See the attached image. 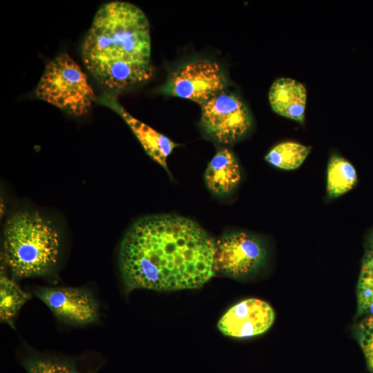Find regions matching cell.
Listing matches in <instances>:
<instances>
[{
  "mask_svg": "<svg viewBox=\"0 0 373 373\" xmlns=\"http://www.w3.org/2000/svg\"><path fill=\"white\" fill-rule=\"evenodd\" d=\"M215 242L195 221L178 215L137 220L120 245L119 267L126 289L155 291L202 287L215 274Z\"/></svg>",
  "mask_w": 373,
  "mask_h": 373,
  "instance_id": "6da1fadb",
  "label": "cell"
},
{
  "mask_svg": "<svg viewBox=\"0 0 373 373\" xmlns=\"http://www.w3.org/2000/svg\"><path fill=\"white\" fill-rule=\"evenodd\" d=\"M150 27L136 6L114 1L97 11L82 45L83 62L105 88L125 90L152 75Z\"/></svg>",
  "mask_w": 373,
  "mask_h": 373,
  "instance_id": "7a4b0ae2",
  "label": "cell"
},
{
  "mask_svg": "<svg viewBox=\"0 0 373 373\" xmlns=\"http://www.w3.org/2000/svg\"><path fill=\"white\" fill-rule=\"evenodd\" d=\"M59 246L57 231L37 212H17L6 223L2 255L17 278L48 273L57 262Z\"/></svg>",
  "mask_w": 373,
  "mask_h": 373,
  "instance_id": "3957f363",
  "label": "cell"
},
{
  "mask_svg": "<svg viewBox=\"0 0 373 373\" xmlns=\"http://www.w3.org/2000/svg\"><path fill=\"white\" fill-rule=\"evenodd\" d=\"M35 94L75 116L86 114L95 99L86 75L67 54L59 55L46 66Z\"/></svg>",
  "mask_w": 373,
  "mask_h": 373,
  "instance_id": "277c9868",
  "label": "cell"
},
{
  "mask_svg": "<svg viewBox=\"0 0 373 373\" xmlns=\"http://www.w3.org/2000/svg\"><path fill=\"white\" fill-rule=\"evenodd\" d=\"M225 79L220 66L205 59L189 62L175 70L165 87L168 94L201 106L222 92Z\"/></svg>",
  "mask_w": 373,
  "mask_h": 373,
  "instance_id": "5b68a950",
  "label": "cell"
},
{
  "mask_svg": "<svg viewBox=\"0 0 373 373\" xmlns=\"http://www.w3.org/2000/svg\"><path fill=\"white\" fill-rule=\"evenodd\" d=\"M201 122L216 140L229 144L248 131L251 126V117L238 97L222 92L202 105Z\"/></svg>",
  "mask_w": 373,
  "mask_h": 373,
  "instance_id": "8992f818",
  "label": "cell"
},
{
  "mask_svg": "<svg viewBox=\"0 0 373 373\" xmlns=\"http://www.w3.org/2000/svg\"><path fill=\"white\" fill-rule=\"evenodd\" d=\"M265 258L261 240L245 232L226 234L215 243V271L227 276H246L258 269Z\"/></svg>",
  "mask_w": 373,
  "mask_h": 373,
  "instance_id": "52a82bcc",
  "label": "cell"
},
{
  "mask_svg": "<svg viewBox=\"0 0 373 373\" xmlns=\"http://www.w3.org/2000/svg\"><path fill=\"white\" fill-rule=\"evenodd\" d=\"M34 293L63 322L82 325L98 321V303L86 289L70 287H40Z\"/></svg>",
  "mask_w": 373,
  "mask_h": 373,
  "instance_id": "ba28073f",
  "label": "cell"
},
{
  "mask_svg": "<svg viewBox=\"0 0 373 373\" xmlns=\"http://www.w3.org/2000/svg\"><path fill=\"white\" fill-rule=\"evenodd\" d=\"M274 319V311L268 303L251 298L229 308L219 320L218 328L226 336L251 337L267 331Z\"/></svg>",
  "mask_w": 373,
  "mask_h": 373,
  "instance_id": "9c48e42d",
  "label": "cell"
},
{
  "mask_svg": "<svg viewBox=\"0 0 373 373\" xmlns=\"http://www.w3.org/2000/svg\"><path fill=\"white\" fill-rule=\"evenodd\" d=\"M269 100L277 114L304 122L307 90L300 82L291 78L278 79L269 89Z\"/></svg>",
  "mask_w": 373,
  "mask_h": 373,
  "instance_id": "30bf717a",
  "label": "cell"
},
{
  "mask_svg": "<svg viewBox=\"0 0 373 373\" xmlns=\"http://www.w3.org/2000/svg\"><path fill=\"white\" fill-rule=\"evenodd\" d=\"M110 102L111 107L128 124L146 153L169 173L166 159L178 144L166 136L131 116L117 102L110 101Z\"/></svg>",
  "mask_w": 373,
  "mask_h": 373,
  "instance_id": "8fae6325",
  "label": "cell"
},
{
  "mask_svg": "<svg viewBox=\"0 0 373 373\" xmlns=\"http://www.w3.org/2000/svg\"><path fill=\"white\" fill-rule=\"evenodd\" d=\"M204 180L209 189L222 195L229 193L241 180L238 162L233 152L227 148L219 149L208 164Z\"/></svg>",
  "mask_w": 373,
  "mask_h": 373,
  "instance_id": "7c38bea8",
  "label": "cell"
},
{
  "mask_svg": "<svg viewBox=\"0 0 373 373\" xmlns=\"http://www.w3.org/2000/svg\"><path fill=\"white\" fill-rule=\"evenodd\" d=\"M32 296L8 278L1 269L0 275V320L15 328V318Z\"/></svg>",
  "mask_w": 373,
  "mask_h": 373,
  "instance_id": "4fadbf2b",
  "label": "cell"
},
{
  "mask_svg": "<svg viewBox=\"0 0 373 373\" xmlns=\"http://www.w3.org/2000/svg\"><path fill=\"white\" fill-rule=\"evenodd\" d=\"M327 175V191L332 198L351 190L357 181L356 173L352 164L335 154L329 159Z\"/></svg>",
  "mask_w": 373,
  "mask_h": 373,
  "instance_id": "5bb4252c",
  "label": "cell"
},
{
  "mask_svg": "<svg viewBox=\"0 0 373 373\" xmlns=\"http://www.w3.org/2000/svg\"><path fill=\"white\" fill-rule=\"evenodd\" d=\"M27 373H95L83 369L73 359L31 354L21 360Z\"/></svg>",
  "mask_w": 373,
  "mask_h": 373,
  "instance_id": "9a60e30c",
  "label": "cell"
},
{
  "mask_svg": "<svg viewBox=\"0 0 373 373\" xmlns=\"http://www.w3.org/2000/svg\"><path fill=\"white\" fill-rule=\"evenodd\" d=\"M310 151L309 146L294 142H284L274 146L265 159L276 167L293 170L303 164Z\"/></svg>",
  "mask_w": 373,
  "mask_h": 373,
  "instance_id": "2e32d148",
  "label": "cell"
}]
</instances>
